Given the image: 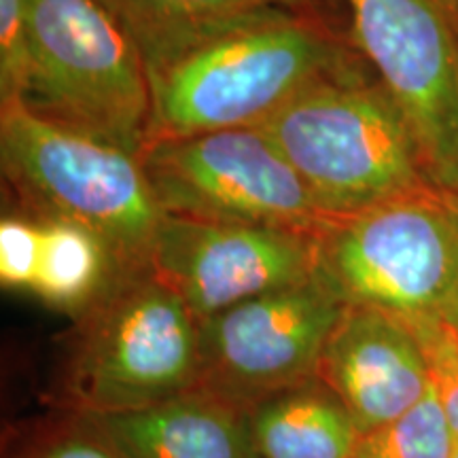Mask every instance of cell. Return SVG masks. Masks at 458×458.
Wrapping results in <instances>:
<instances>
[{"mask_svg": "<svg viewBox=\"0 0 458 458\" xmlns=\"http://www.w3.org/2000/svg\"><path fill=\"white\" fill-rule=\"evenodd\" d=\"M0 165L24 213L74 221L105 240L119 270H145L165 213L139 153L0 102Z\"/></svg>", "mask_w": 458, "mask_h": 458, "instance_id": "7a4b0ae2", "label": "cell"}, {"mask_svg": "<svg viewBox=\"0 0 458 458\" xmlns=\"http://www.w3.org/2000/svg\"><path fill=\"white\" fill-rule=\"evenodd\" d=\"M4 458H125L77 411L45 422L11 445Z\"/></svg>", "mask_w": 458, "mask_h": 458, "instance_id": "e0dca14e", "label": "cell"}, {"mask_svg": "<svg viewBox=\"0 0 458 458\" xmlns=\"http://www.w3.org/2000/svg\"><path fill=\"white\" fill-rule=\"evenodd\" d=\"M81 416L125 458H259L249 410L202 388L145 410Z\"/></svg>", "mask_w": 458, "mask_h": 458, "instance_id": "7c38bea8", "label": "cell"}, {"mask_svg": "<svg viewBox=\"0 0 458 458\" xmlns=\"http://www.w3.org/2000/svg\"><path fill=\"white\" fill-rule=\"evenodd\" d=\"M198 376V320L145 267L119 272L79 314L62 386L68 411L122 414L193 391Z\"/></svg>", "mask_w": 458, "mask_h": 458, "instance_id": "5b68a950", "label": "cell"}, {"mask_svg": "<svg viewBox=\"0 0 458 458\" xmlns=\"http://www.w3.org/2000/svg\"><path fill=\"white\" fill-rule=\"evenodd\" d=\"M458 442L433 386L391 425L360 435L352 458H456Z\"/></svg>", "mask_w": 458, "mask_h": 458, "instance_id": "2e32d148", "label": "cell"}, {"mask_svg": "<svg viewBox=\"0 0 458 458\" xmlns=\"http://www.w3.org/2000/svg\"><path fill=\"white\" fill-rule=\"evenodd\" d=\"M148 270L204 320L250 297L312 280L314 233L165 215Z\"/></svg>", "mask_w": 458, "mask_h": 458, "instance_id": "30bf717a", "label": "cell"}, {"mask_svg": "<svg viewBox=\"0 0 458 458\" xmlns=\"http://www.w3.org/2000/svg\"><path fill=\"white\" fill-rule=\"evenodd\" d=\"M24 100L43 117L140 153L151 89L140 51L98 0H26Z\"/></svg>", "mask_w": 458, "mask_h": 458, "instance_id": "8992f818", "label": "cell"}, {"mask_svg": "<svg viewBox=\"0 0 458 458\" xmlns=\"http://www.w3.org/2000/svg\"><path fill=\"white\" fill-rule=\"evenodd\" d=\"M131 41L219 17L270 7H308V0H98Z\"/></svg>", "mask_w": 458, "mask_h": 458, "instance_id": "9a60e30c", "label": "cell"}, {"mask_svg": "<svg viewBox=\"0 0 458 458\" xmlns=\"http://www.w3.org/2000/svg\"><path fill=\"white\" fill-rule=\"evenodd\" d=\"M344 308L312 278L198 320L196 388L250 410L257 401L312 380Z\"/></svg>", "mask_w": 458, "mask_h": 458, "instance_id": "9c48e42d", "label": "cell"}, {"mask_svg": "<svg viewBox=\"0 0 458 458\" xmlns=\"http://www.w3.org/2000/svg\"><path fill=\"white\" fill-rule=\"evenodd\" d=\"M30 64L26 0H0V102L21 100Z\"/></svg>", "mask_w": 458, "mask_h": 458, "instance_id": "ffe728a7", "label": "cell"}, {"mask_svg": "<svg viewBox=\"0 0 458 458\" xmlns=\"http://www.w3.org/2000/svg\"><path fill=\"white\" fill-rule=\"evenodd\" d=\"M317 376L340 397L360 435L391 425L431 391L425 348L410 320L376 308H344Z\"/></svg>", "mask_w": 458, "mask_h": 458, "instance_id": "8fae6325", "label": "cell"}, {"mask_svg": "<svg viewBox=\"0 0 458 458\" xmlns=\"http://www.w3.org/2000/svg\"><path fill=\"white\" fill-rule=\"evenodd\" d=\"M448 317H450L452 320H454V323L458 325V308H456V310H454V312H452V314H448Z\"/></svg>", "mask_w": 458, "mask_h": 458, "instance_id": "44dd1931", "label": "cell"}, {"mask_svg": "<svg viewBox=\"0 0 458 458\" xmlns=\"http://www.w3.org/2000/svg\"><path fill=\"white\" fill-rule=\"evenodd\" d=\"M351 41L403 114L422 170L458 198V11L452 0H346Z\"/></svg>", "mask_w": 458, "mask_h": 458, "instance_id": "ba28073f", "label": "cell"}, {"mask_svg": "<svg viewBox=\"0 0 458 458\" xmlns=\"http://www.w3.org/2000/svg\"><path fill=\"white\" fill-rule=\"evenodd\" d=\"M139 157L165 215L308 233L329 219L261 128L164 136Z\"/></svg>", "mask_w": 458, "mask_h": 458, "instance_id": "52a82bcc", "label": "cell"}, {"mask_svg": "<svg viewBox=\"0 0 458 458\" xmlns=\"http://www.w3.org/2000/svg\"><path fill=\"white\" fill-rule=\"evenodd\" d=\"M257 128L276 142L327 216L433 185L403 114L368 62L310 85Z\"/></svg>", "mask_w": 458, "mask_h": 458, "instance_id": "3957f363", "label": "cell"}, {"mask_svg": "<svg viewBox=\"0 0 458 458\" xmlns=\"http://www.w3.org/2000/svg\"><path fill=\"white\" fill-rule=\"evenodd\" d=\"M134 43L151 89L148 140L257 128L310 85L365 62L310 7L246 11Z\"/></svg>", "mask_w": 458, "mask_h": 458, "instance_id": "6da1fadb", "label": "cell"}, {"mask_svg": "<svg viewBox=\"0 0 458 458\" xmlns=\"http://www.w3.org/2000/svg\"><path fill=\"white\" fill-rule=\"evenodd\" d=\"M259 458H352L360 433L320 377L257 401L249 410Z\"/></svg>", "mask_w": 458, "mask_h": 458, "instance_id": "4fadbf2b", "label": "cell"}, {"mask_svg": "<svg viewBox=\"0 0 458 458\" xmlns=\"http://www.w3.org/2000/svg\"><path fill=\"white\" fill-rule=\"evenodd\" d=\"M41 253L43 233L37 216L28 213L4 215L0 221V280L4 289L32 293Z\"/></svg>", "mask_w": 458, "mask_h": 458, "instance_id": "d6986e66", "label": "cell"}, {"mask_svg": "<svg viewBox=\"0 0 458 458\" xmlns=\"http://www.w3.org/2000/svg\"><path fill=\"white\" fill-rule=\"evenodd\" d=\"M312 278L344 306L401 318L458 308V198L420 185L314 232Z\"/></svg>", "mask_w": 458, "mask_h": 458, "instance_id": "277c9868", "label": "cell"}, {"mask_svg": "<svg viewBox=\"0 0 458 458\" xmlns=\"http://www.w3.org/2000/svg\"><path fill=\"white\" fill-rule=\"evenodd\" d=\"M456 458H458V454H456Z\"/></svg>", "mask_w": 458, "mask_h": 458, "instance_id": "603a6c76", "label": "cell"}, {"mask_svg": "<svg viewBox=\"0 0 458 458\" xmlns=\"http://www.w3.org/2000/svg\"><path fill=\"white\" fill-rule=\"evenodd\" d=\"M410 325L425 348L431 386L458 442V325L450 317L411 318Z\"/></svg>", "mask_w": 458, "mask_h": 458, "instance_id": "ac0fdd59", "label": "cell"}, {"mask_svg": "<svg viewBox=\"0 0 458 458\" xmlns=\"http://www.w3.org/2000/svg\"><path fill=\"white\" fill-rule=\"evenodd\" d=\"M452 4H454V7H456V11H458V0H452Z\"/></svg>", "mask_w": 458, "mask_h": 458, "instance_id": "7402d4cb", "label": "cell"}, {"mask_svg": "<svg viewBox=\"0 0 458 458\" xmlns=\"http://www.w3.org/2000/svg\"><path fill=\"white\" fill-rule=\"evenodd\" d=\"M37 219L41 223L43 253L32 293L55 310L79 317L122 270L105 240L91 229L55 216Z\"/></svg>", "mask_w": 458, "mask_h": 458, "instance_id": "5bb4252c", "label": "cell"}]
</instances>
